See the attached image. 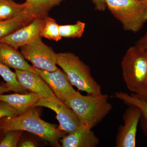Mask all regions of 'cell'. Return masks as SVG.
I'll return each mask as SVG.
<instances>
[{
	"label": "cell",
	"mask_w": 147,
	"mask_h": 147,
	"mask_svg": "<svg viewBox=\"0 0 147 147\" xmlns=\"http://www.w3.org/2000/svg\"><path fill=\"white\" fill-rule=\"evenodd\" d=\"M9 91H10L7 86L5 84H3L0 85V94Z\"/></svg>",
	"instance_id": "cell-28"
},
{
	"label": "cell",
	"mask_w": 147,
	"mask_h": 147,
	"mask_svg": "<svg viewBox=\"0 0 147 147\" xmlns=\"http://www.w3.org/2000/svg\"><path fill=\"white\" fill-rule=\"evenodd\" d=\"M136 45L142 47L144 49H147V31L144 36L137 40Z\"/></svg>",
	"instance_id": "cell-25"
},
{
	"label": "cell",
	"mask_w": 147,
	"mask_h": 147,
	"mask_svg": "<svg viewBox=\"0 0 147 147\" xmlns=\"http://www.w3.org/2000/svg\"><path fill=\"white\" fill-rule=\"evenodd\" d=\"M33 67L52 90L55 96L60 100L65 102L78 92L74 89L65 72L59 69L50 71Z\"/></svg>",
	"instance_id": "cell-9"
},
{
	"label": "cell",
	"mask_w": 147,
	"mask_h": 147,
	"mask_svg": "<svg viewBox=\"0 0 147 147\" xmlns=\"http://www.w3.org/2000/svg\"><path fill=\"white\" fill-rule=\"evenodd\" d=\"M18 146L22 147H35V144L34 142L31 140H26L23 142H21V144Z\"/></svg>",
	"instance_id": "cell-27"
},
{
	"label": "cell",
	"mask_w": 147,
	"mask_h": 147,
	"mask_svg": "<svg viewBox=\"0 0 147 147\" xmlns=\"http://www.w3.org/2000/svg\"><path fill=\"white\" fill-rule=\"evenodd\" d=\"M34 18L32 15L24 11L14 18L0 21V39L30 24Z\"/></svg>",
	"instance_id": "cell-16"
},
{
	"label": "cell",
	"mask_w": 147,
	"mask_h": 147,
	"mask_svg": "<svg viewBox=\"0 0 147 147\" xmlns=\"http://www.w3.org/2000/svg\"><path fill=\"white\" fill-rule=\"evenodd\" d=\"M63 0H26L24 11L34 18L45 19L55 7L59 5Z\"/></svg>",
	"instance_id": "cell-15"
},
{
	"label": "cell",
	"mask_w": 147,
	"mask_h": 147,
	"mask_svg": "<svg viewBox=\"0 0 147 147\" xmlns=\"http://www.w3.org/2000/svg\"><path fill=\"white\" fill-rule=\"evenodd\" d=\"M108 98L107 94L85 96L78 92L64 102L76 113L81 125L92 129L101 122L113 109Z\"/></svg>",
	"instance_id": "cell-2"
},
{
	"label": "cell",
	"mask_w": 147,
	"mask_h": 147,
	"mask_svg": "<svg viewBox=\"0 0 147 147\" xmlns=\"http://www.w3.org/2000/svg\"><path fill=\"white\" fill-rule=\"evenodd\" d=\"M94 4L95 7L98 10L103 11L107 7L105 0H91Z\"/></svg>",
	"instance_id": "cell-24"
},
{
	"label": "cell",
	"mask_w": 147,
	"mask_h": 147,
	"mask_svg": "<svg viewBox=\"0 0 147 147\" xmlns=\"http://www.w3.org/2000/svg\"><path fill=\"white\" fill-rule=\"evenodd\" d=\"M0 63L15 70H29L36 72L33 67L26 61L23 55L11 45L0 42Z\"/></svg>",
	"instance_id": "cell-13"
},
{
	"label": "cell",
	"mask_w": 147,
	"mask_h": 147,
	"mask_svg": "<svg viewBox=\"0 0 147 147\" xmlns=\"http://www.w3.org/2000/svg\"><path fill=\"white\" fill-rule=\"evenodd\" d=\"M15 73L21 85L29 92L38 95L40 99L55 96L48 85L36 72L29 70H15Z\"/></svg>",
	"instance_id": "cell-11"
},
{
	"label": "cell",
	"mask_w": 147,
	"mask_h": 147,
	"mask_svg": "<svg viewBox=\"0 0 147 147\" xmlns=\"http://www.w3.org/2000/svg\"><path fill=\"white\" fill-rule=\"evenodd\" d=\"M107 7L124 30L139 32L147 22V5L141 0H105Z\"/></svg>",
	"instance_id": "cell-5"
},
{
	"label": "cell",
	"mask_w": 147,
	"mask_h": 147,
	"mask_svg": "<svg viewBox=\"0 0 147 147\" xmlns=\"http://www.w3.org/2000/svg\"><path fill=\"white\" fill-rule=\"evenodd\" d=\"M34 107H45L55 112L59 123V128L67 134L72 133L81 125L74 111L55 96L49 98H40Z\"/></svg>",
	"instance_id": "cell-7"
},
{
	"label": "cell",
	"mask_w": 147,
	"mask_h": 147,
	"mask_svg": "<svg viewBox=\"0 0 147 147\" xmlns=\"http://www.w3.org/2000/svg\"><path fill=\"white\" fill-rule=\"evenodd\" d=\"M0 75L6 82V85L9 90L21 94L29 93L28 90L18 82L16 73L11 71L9 67L1 63Z\"/></svg>",
	"instance_id": "cell-19"
},
{
	"label": "cell",
	"mask_w": 147,
	"mask_h": 147,
	"mask_svg": "<svg viewBox=\"0 0 147 147\" xmlns=\"http://www.w3.org/2000/svg\"><path fill=\"white\" fill-rule=\"evenodd\" d=\"M20 48L25 59L30 62L34 67L50 71L58 69L56 53L52 47L45 45L41 37Z\"/></svg>",
	"instance_id": "cell-6"
},
{
	"label": "cell",
	"mask_w": 147,
	"mask_h": 147,
	"mask_svg": "<svg viewBox=\"0 0 147 147\" xmlns=\"http://www.w3.org/2000/svg\"><path fill=\"white\" fill-rule=\"evenodd\" d=\"M114 97L122 100L128 105H135L139 108L142 112L139 121L143 132L147 137V101L138 98L134 93L129 94L121 91L115 93Z\"/></svg>",
	"instance_id": "cell-17"
},
{
	"label": "cell",
	"mask_w": 147,
	"mask_h": 147,
	"mask_svg": "<svg viewBox=\"0 0 147 147\" xmlns=\"http://www.w3.org/2000/svg\"><path fill=\"white\" fill-rule=\"evenodd\" d=\"M141 1H142L144 3H145L147 5V0H141Z\"/></svg>",
	"instance_id": "cell-30"
},
{
	"label": "cell",
	"mask_w": 147,
	"mask_h": 147,
	"mask_svg": "<svg viewBox=\"0 0 147 147\" xmlns=\"http://www.w3.org/2000/svg\"><path fill=\"white\" fill-rule=\"evenodd\" d=\"M63 147H96L100 139L91 129L81 125L75 131L60 140Z\"/></svg>",
	"instance_id": "cell-12"
},
{
	"label": "cell",
	"mask_w": 147,
	"mask_h": 147,
	"mask_svg": "<svg viewBox=\"0 0 147 147\" xmlns=\"http://www.w3.org/2000/svg\"><path fill=\"white\" fill-rule=\"evenodd\" d=\"M19 115L16 110L7 103L0 100V119L6 117H16Z\"/></svg>",
	"instance_id": "cell-23"
},
{
	"label": "cell",
	"mask_w": 147,
	"mask_h": 147,
	"mask_svg": "<svg viewBox=\"0 0 147 147\" xmlns=\"http://www.w3.org/2000/svg\"><path fill=\"white\" fill-rule=\"evenodd\" d=\"M127 88L133 93L144 89L147 81V50L135 45L127 50L121 63Z\"/></svg>",
	"instance_id": "cell-4"
},
{
	"label": "cell",
	"mask_w": 147,
	"mask_h": 147,
	"mask_svg": "<svg viewBox=\"0 0 147 147\" xmlns=\"http://www.w3.org/2000/svg\"><path fill=\"white\" fill-rule=\"evenodd\" d=\"M32 107L24 114L16 117H6L0 119L3 132L21 130L33 133L49 142L58 145L59 141L67 135L56 125L49 123L40 118L38 111Z\"/></svg>",
	"instance_id": "cell-1"
},
{
	"label": "cell",
	"mask_w": 147,
	"mask_h": 147,
	"mask_svg": "<svg viewBox=\"0 0 147 147\" xmlns=\"http://www.w3.org/2000/svg\"><path fill=\"white\" fill-rule=\"evenodd\" d=\"M3 134V129L0 127V139L1 138Z\"/></svg>",
	"instance_id": "cell-29"
},
{
	"label": "cell",
	"mask_w": 147,
	"mask_h": 147,
	"mask_svg": "<svg viewBox=\"0 0 147 147\" xmlns=\"http://www.w3.org/2000/svg\"><path fill=\"white\" fill-rule=\"evenodd\" d=\"M40 36L41 38H45L55 41H59L62 38L60 34L59 25L55 19L49 16L45 18V25Z\"/></svg>",
	"instance_id": "cell-20"
},
{
	"label": "cell",
	"mask_w": 147,
	"mask_h": 147,
	"mask_svg": "<svg viewBox=\"0 0 147 147\" xmlns=\"http://www.w3.org/2000/svg\"><path fill=\"white\" fill-rule=\"evenodd\" d=\"M137 106L129 105L124 113L123 124L118 129L116 138L117 147H135L138 124L142 115Z\"/></svg>",
	"instance_id": "cell-8"
},
{
	"label": "cell",
	"mask_w": 147,
	"mask_h": 147,
	"mask_svg": "<svg viewBox=\"0 0 147 147\" xmlns=\"http://www.w3.org/2000/svg\"><path fill=\"white\" fill-rule=\"evenodd\" d=\"M25 3H17L13 0H0V21L14 18L23 13Z\"/></svg>",
	"instance_id": "cell-18"
},
{
	"label": "cell",
	"mask_w": 147,
	"mask_h": 147,
	"mask_svg": "<svg viewBox=\"0 0 147 147\" xmlns=\"http://www.w3.org/2000/svg\"><path fill=\"white\" fill-rule=\"evenodd\" d=\"M134 94L138 98L147 101V84L141 91Z\"/></svg>",
	"instance_id": "cell-26"
},
{
	"label": "cell",
	"mask_w": 147,
	"mask_h": 147,
	"mask_svg": "<svg viewBox=\"0 0 147 147\" xmlns=\"http://www.w3.org/2000/svg\"><path fill=\"white\" fill-rule=\"evenodd\" d=\"M147 81L146 85H147Z\"/></svg>",
	"instance_id": "cell-31"
},
{
	"label": "cell",
	"mask_w": 147,
	"mask_h": 147,
	"mask_svg": "<svg viewBox=\"0 0 147 147\" xmlns=\"http://www.w3.org/2000/svg\"><path fill=\"white\" fill-rule=\"evenodd\" d=\"M57 64L62 69L72 86L90 95L102 94L101 86L92 76L89 67L71 53H56Z\"/></svg>",
	"instance_id": "cell-3"
},
{
	"label": "cell",
	"mask_w": 147,
	"mask_h": 147,
	"mask_svg": "<svg viewBox=\"0 0 147 147\" xmlns=\"http://www.w3.org/2000/svg\"><path fill=\"white\" fill-rule=\"evenodd\" d=\"M85 28L86 24L80 21L72 25H59L60 34L62 38H80L84 34Z\"/></svg>",
	"instance_id": "cell-21"
},
{
	"label": "cell",
	"mask_w": 147,
	"mask_h": 147,
	"mask_svg": "<svg viewBox=\"0 0 147 147\" xmlns=\"http://www.w3.org/2000/svg\"><path fill=\"white\" fill-rule=\"evenodd\" d=\"M23 131L21 130H9L3 132L0 139V147L17 146Z\"/></svg>",
	"instance_id": "cell-22"
},
{
	"label": "cell",
	"mask_w": 147,
	"mask_h": 147,
	"mask_svg": "<svg viewBox=\"0 0 147 147\" xmlns=\"http://www.w3.org/2000/svg\"><path fill=\"white\" fill-rule=\"evenodd\" d=\"M45 24V19L34 18L30 24L1 38L0 42L7 43L18 50L40 36V34Z\"/></svg>",
	"instance_id": "cell-10"
},
{
	"label": "cell",
	"mask_w": 147,
	"mask_h": 147,
	"mask_svg": "<svg viewBox=\"0 0 147 147\" xmlns=\"http://www.w3.org/2000/svg\"><path fill=\"white\" fill-rule=\"evenodd\" d=\"M40 99V98L38 95L30 92L26 94L16 93L13 94H0V100L5 102L16 110L19 115L34 107Z\"/></svg>",
	"instance_id": "cell-14"
}]
</instances>
